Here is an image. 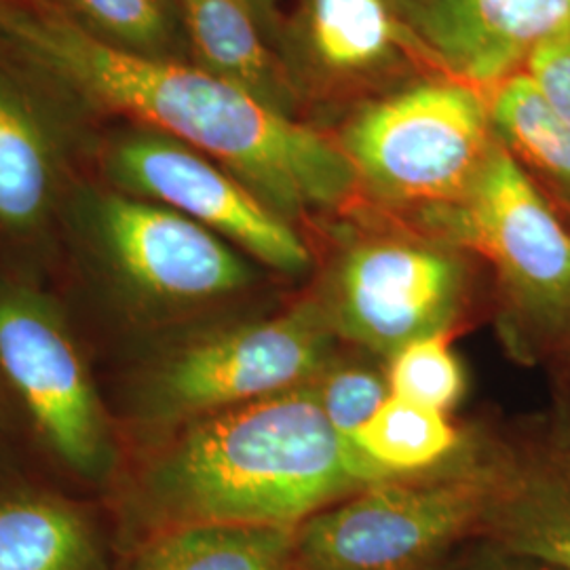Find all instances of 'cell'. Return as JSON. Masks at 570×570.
Here are the masks:
<instances>
[{
  "instance_id": "obj_1",
  "label": "cell",
  "mask_w": 570,
  "mask_h": 570,
  "mask_svg": "<svg viewBox=\"0 0 570 570\" xmlns=\"http://www.w3.org/2000/svg\"><path fill=\"white\" fill-rule=\"evenodd\" d=\"M0 42L75 108L129 117L204 153L292 223L351 199L341 146L183 60L127 53L56 4L0 0Z\"/></svg>"
},
{
  "instance_id": "obj_2",
  "label": "cell",
  "mask_w": 570,
  "mask_h": 570,
  "mask_svg": "<svg viewBox=\"0 0 570 570\" xmlns=\"http://www.w3.org/2000/svg\"><path fill=\"white\" fill-rule=\"evenodd\" d=\"M391 478L330 425L306 383L184 423L146 469L134 511L146 534L205 522L298 529Z\"/></svg>"
},
{
  "instance_id": "obj_3",
  "label": "cell",
  "mask_w": 570,
  "mask_h": 570,
  "mask_svg": "<svg viewBox=\"0 0 570 570\" xmlns=\"http://www.w3.org/2000/svg\"><path fill=\"white\" fill-rule=\"evenodd\" d=\"M421 216L444 239L489 261L510 320L529 341H570V230L503 144L494 142L459 199Z\"/></svg>"
},
{
  "instance_id": "obj_4",
  "label": "cell",
  "mask_w": 570,
  "mask_h": 570,
  "mask_svg": "<svg viewBox=\"0 0 570 570\" xmlns=\"http://www.w3.org/2000/svg\"><path fill=\"white\" fill-rule=\"evenodd\" d=\"M515 468L494 461L456 475L372 484L296 529L294 570H435L469 534Z\"/></svg>"
},
{
  "instance_id": "obj_5",
  "label": "cell",
  "mask_w": 570,
  "mask_h": 570,
  "mask_svg": "<svg viewBox=\"0 0 570 570\" xmlns=\"http://www.w3.org/2000/svg\"><path fill=\"white\" fill-rule=\"evenodd\" d=\"M494 142L490 104L469 82L425 81L364 106L338 146L376 199L428 209L459 199Z\"/></svg>"
},
{
  "instance_id": "obj_6",
  "label": "cell",
  "mask_w": 570,
  "mask_h": 570,
  "mask_svg": "<svg viewBox=\"0 0 570 570\" xmlns=\"http://www.w3.org/2000/svg\"><path fill=\"white\" fill-rule=\"evenodd\" d=\"M336 334L320 301L228 327L165 357L146 385L150 416L188 423L303 387L332 362Z\"/></svg>"
},
{
  "instance_id": "obj_7",
  "label": "cell",
  "mask_w": 570,
  "mask_h": 570,
  "mask_svg": "<svg viewBox=\"0 0 570 570\" xmlns=\"http://www.w3.org/2000/svg\"><path fill=\"white\" fill-rule=\"evenodd\" d=\"M468 289V271L446 247L397 237L346 247L327 277L322 306L336 336L381 355L444 334Z\"/></svg>"
},
{
  "instance_id": "obj_8",
  "label": "cell",
  "mask_w": 570,
  "mask_h": 570,
  "mask_svg": "<svg viewBox=\"0 0 570 570\" xmlns=\"http://www.w3.org/2000/svg\"><path fill=\"white\" fill-rule=\"evenodd\" d=\"M77 220L106 271L144 301L195 305L252 282L233 245L165 205L121 190L85 193Z\"/></svg>"
},
{
  "instance_id": "obj_9",
  "label": "cell",
  "mask_w": 570,
  "mask_h": 570,
  "mask_svg": "<svg viewBox=\"0 0 570 570\" xmlns=\"http://www.w3.org/2000/svg\"><path fill=\"white\" fill-rule=\"evenodd\" d=\"M104 169L117 190L183 214L284 275L311 266L308 247L287 220L223 165L167 134L129 127L108 144Z\"/></svg>"
},
{
  "instance_id": "obj_10",
  "label": "cell",
  "mask_w": 570,
  "mask_h": 570,
  "mask_svg": "<svg viewBox=\"0 0 570 570\" xmlns=\"http://www.w3.org/2000/svg\"><path fill=\"white\" fill-rule=\"evenodd\" d=\"M0 370L37 429L66 465L100 473L108 425L68 327L39 296L0 292Z\"/></svg>"
},
{
  "instance_id": "obj_11",
  "label": "cell",
  "mask_w": 570,
  "mask_h": 570,
  "mask_svg": "<svg viewBox=\"0 0 570 570\" xmlns=\"http://www.w3.org/2000/svg\"><path fill=\"white\" fill-rule=\"evenodd\" d=\"M400 18L456 81L499 85L570 30V0H400Z\"/></svg>"
},
{
  "instance_id": "obj_12",
  "label": "cell",
  "mask_w": 570,
  "mask_h": 570,
  "mask_svg": "<svg viewBox=\"0 0 570 570\" xmlns=\"http://www.w3.org/2000/svg\"><path fill=\"white\" fill-rule=\"evenodd\" d=\"M61 98L13 56H0V226L26 235L49 218L68 144Z\"/></svg>"
},
{
  "instance_id": "obj_13",
  "label": "cell",
  "mask_w": 570,
  "mask_h": 570,
  "mask_svg": "<svg viewBox=\"0 0 570 570\" xmlns=\"http://www.w3.org/2000/svg\"><path fill=\"white\" fill-rule=\"evenodd\" d=\"M176 4L195 66L294 119L296 85L242 0H176Z\"/></svg>"
},
{
  "instance_id": "obj_14",
  "label": "cell",
  "mask_w": 570,
  "mask_h": 570,
  "mask_svg": "<svg viewBox=\"0 0 570 570\" xmlns=\"http://www.w3.org/2000/svg\"><path fill=\"white\" fill-rule=\"evenodd\" d=\"M0 570H110L102 530L75 503L41 492L0 497Z\"/></svg>"
},
{
  "instance_id": "obj_15",
  "label": "cell",
  "mask_w": 570,
  "mask_h": 570,
  "mask_svg": "<svg viewBox=\"0 0 570 570\" xmlns=\"http://www.w3.org/2000/svg\"><path fill=\"white\" fill-rule=\"evenodd\" d=\"M296 529L184 524L142 537L122 570H294Z\"/></svg>"
},
{
  "instance_id": "obj_16",
  "label": "cell",
  "mask_w": 570,
  "mask_h": 570,
  "mask_svg": "<svg viewBox=\"0 0 570 570\" xmlns=\"http://www.w3.org/2000/svg\"><path fill=\"white\" fill-rule=\"evenodd\" d=\"M480 534L501 550L570 570V480L515 469L490 505Z\"/></svg>"
},
{
  "instance_id": "obj_17",
  "label": "cell",
  "mask_w": 570,
  "mask_h": 570,
  "mask_svg": "<svg viewBox=\"0 0 570 570\" xmlns=\"http://www.w3.org/2000/svg\"><path fill=\"white\" fill-rule=\"evenodd\" d=\"M404 32L389 0H306L311 58L336 77L372 72L391 60Z\"/></svg>"
},
{
  "instance_id": "obj_18",
  "label": "cell",
  "mask_w": 570,
  "mask_h": 570,
  "mask_svg": "<svg viewBox=\"0 0 570 570\" xmlns=\"http://www.w3.org/2000/svg\"><path fill=\"white\" fill-rule=\"evenodd\" d=\"M490 119L497 140L520 164L541 171L570 204V127L551 110L524 70L497 85Z\"/></svg>"
},
{
  "instance_id": "obj_19",
  "label": "cell",
  "mask_w": 570,
  "mask_h": 570,
  "mask_svg": "<svg viewBox=\"0 0 570 570\" xmlns=\"http://www.w3.org/2000/svg\"><path fill=\"white\" fill-rule=\"evenodd\" d=\"M353 444L395 478L444 461L459 446V431L446 419V412L389 395Z\"/></svg>"
},
{
  "instance_id": "obj_20",
  "label": "cell",
  "mask_w": 570,
  "mask_h": 570,
  "mask_svg": "<svg viewBox=\"0 0 570 570\" xmlns=\"http://www.w3.org/2000/svg\"><path fill=\"white\" fill-rule=\"evenodd\" d=\"M91 37L127 53L178 60L184 37L174 0H51Z\"/></svg>"
},
{
  "instance_id": "obj_21",
  "label": "cell",
  "mask_w": 570,
  "mask_h": 570,
  "mask_svg": "<svg viewBox=\"0 0 570 570\" xmlns=\"http://www.w3.org/2000/svg\"><path fill=\"white\" fill-rule=\"evenodd\" d=\"M389 389L407 402L446 412L465 391V374L444 334L414 341L391 355Z\"/></svg>"
},
{
  "instance_id": "obj_22",
  "label": "cell",
  "mask_w": 570,
  "mask_h": 570,
  "mask_svg": "<svg viewBox=\"0 0 570 570\" xmlns=\"http://www.w3.org/2000/svg\"><path fill=\"white\" fill-rule=\"evenodd\" d=\"M311 389L330 425L348 442L366 428L391 395L389 381L364 366H330L315 376Z\"/></svg>"
},
{
  "instance_id": "obj_23",
  "label": "cell",
  "mask_w": 570,
  "mask_h": 570,
  "mask_svg": "<svg viewBox=\"0 0 570 570\" xmlns=\"http://www.w3.org/2000/svg\"><path fill=\"white\" fill-rule=\"evenodd\" d=\"M524 72L551 110L570 127V30L537 45Z\"/></svg>"
},
{
  "instance_id": "obj_24",
  "label": "cell",
  "mask_w": 570,
  "mask_h": 570,
  "mask_svg": "<svg viewBox=\"0 0 570 570\" xmlns=\"http://www.w3.org/2000/svg\"><path fill=\"white\" fill-rule=\"evenodd\" d=\"M452 570H556L548 567V564H541L537 560H530V558H522V556H515L511 551L501 550L497 546L489 543L487 550L475 553L473 558H469L465 564L456 567Z\"/></svg>"
},
{
  "instance_id": "obj_25",
  "label": "cell",
  "mask_w": 570,
  "mask_h": 570,
  "mask_svg": "<svg viewBox=\"0 0 570 570\" xmlns=\"http://www.w3.org/2000/svg\"><path fill=\"white\" fill-rule=\"evenodd\" d=\"M249 13L261 23L266 39L282 45L285 39L284 0H242Z\"/></svg>"
},
{
  "instance_id": "obj_26",
  "label": "cell",
  "mask_w": 570,
  "mask_h": 570,
  "mask_svg": "<svg viewBox=\"0 0 570 570\" xmlns=\"http://www.w3.org/2000/svg\"><path fill=\"white\" fill-rule=\"evenodd\" d=\"M562 473L570 480V440L569 444H567V450H564V471Z\"/></svg>"
}]
</instances>
